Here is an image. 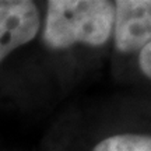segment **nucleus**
<instances>
[{
  "label": "nucleus",
  "instance_id": "f257e3e1",
  "mask_svg": "<svg viewBox=\"0 0 151 151\" xmlns=\"http://www.w3.org/2000/svg\"><path fill=\"white\" fill-rule=\"evenodd\" d=\"M113 3L106 0H49L42 39L50 49L77 43L101 46L112 35Z\"/></svg>",
  "mask_w": 151,
  "mask_h": 151
},
{
  "label": "nucleus",
  "instance_id": "f03ea898",
  "mask_svg": "<svg viewBox=\"0 0 151 151\" xmlns=\"http://www.w3.org/2000/svg\"><path fill=\"white\" fill-rule=\"evenodd\" d=\"M41 14L29 0H0V63L37 37Z\"/></svg>",
  "mask_w": 151,
  "mask_h": 151
},
{
  "label": "nucleus",
  "instance_id": "7ed1b4c3",
  "mask_svg": "<svg viewBox=\"0 0 151 151\" xmlns=\"http://www.w3.org/2000/svg\"><path fill=\"white\" fill-rule=\"evenodd\" d=\"M113 41L122 53H133L150 43L151 1L118 0L113 3Z\"/></svg>",
  "mask_w": 151,
  "mask_h": 151
},
{
  "label": "nucleus",
  "instance_id": "20e7f679",
  "mask_svg": "<svg viewBox=\"0 0 151 151\" xmlns=\"http://www.w3.org/2000/svg\"><path fill=\"white\" fill-rule=\"evenodd\" d=\"M92 151H151V139L134 133L115 134L101 140Z\"/></svg>",
  "mask_w": 151,
  "mask_h": 151
},
{
  "label": "nucleus",
  "instance_id": "39448f33",
  "mask_svg": "<svg viewBox=\"0 0 151 151\" xmlns=\"http://www.w3.org/2000/svg\"><path fill=\"white\" fill-rule=\"evenodd\" d=\"M139 65L143 71V74L147 78L151 77V43H147L140 49L139 53Z\"/></svg>",
  "mask_w": 151,
  "mask_h": 151
}]
</instances>
